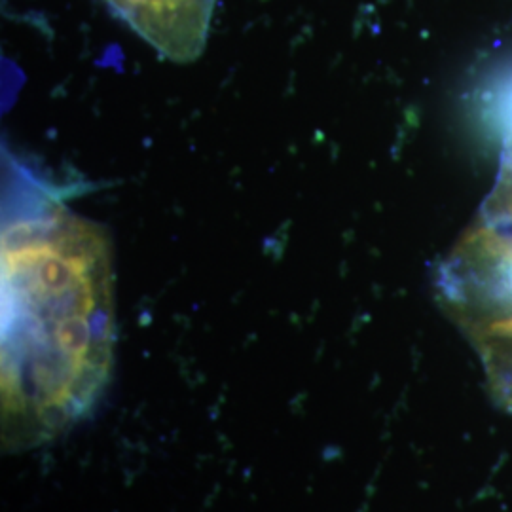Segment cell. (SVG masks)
<instances>
[{
	"instance_id": "cell-1",
	"label": "cell",
	"mask_w": 512,
	"mask_h": 512,
	"mask_svg": "<svg viewBox=\"0 0 512 512\" xmlns=\"http://www.w3.org/2000/svg\"><path fill=\"white\" fill-rule=\"evenodd\" d=\"M18 194L2 224V439L10 452L88 418L114 355L107 230L46 186Z\"/></svg>"
},
{
	"instance_id": "cell-2",
	"label": "cell",
	"mask_w": 512,
	"mask_h": 512,
	"mask_svg": "<svg viewBox=\"0 0 512 512\" xmlns=\"http://www.w3.org/2000/svg\"><path fill=\"white\" fill-rule=\"evenodd\" d=\"M148 44L175 63H192L205 50L219 0H103Z\"/></svg>"
},
{
	"instance_id": "cell-3",
	"label": "cell",
	"mask_w": 512,
	"mask_h": 512,
	"mask_svg": "<svg viewBox=\"0 0 512 512\" xmlns=\"http://www.w3.org/2000/svg\"><path fill=\"white\" fill-rule=\"evenodd\" d=\"M478 351L495 401L512 412V319L463 330Z\"/></svg>"
}]
</instances>
